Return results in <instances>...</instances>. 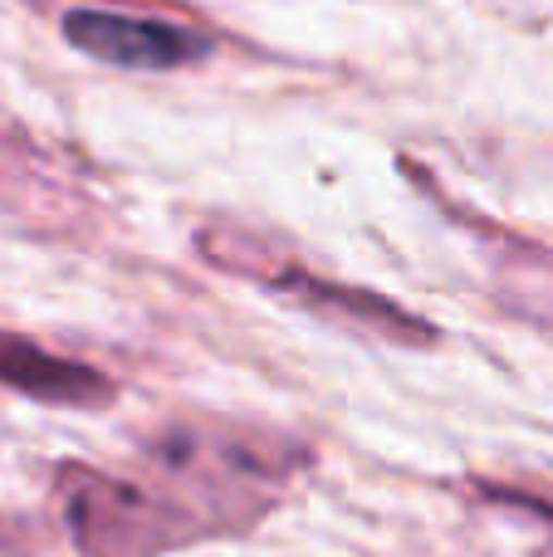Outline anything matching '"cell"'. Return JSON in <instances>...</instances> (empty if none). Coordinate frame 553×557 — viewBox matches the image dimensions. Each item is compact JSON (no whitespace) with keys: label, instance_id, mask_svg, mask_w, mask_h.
<instances>
[{"label":"cell","instance_id":"6da1fadb","mask_svg":"<svg viewBox=\"0 0 553 557\" xmlns=\"http://www.w3.org/2000/svg\"><path fill=\"white\" fill-rule=\"evenodd\" d=\"M196 250L206 255V264H216V270H225L235 278H250V284H260V288H274V294L294 298L299 308H309L314 318L358 327V333H378L402 347H437L441 343L437 323H427V318H417L411 308L392 304L388 294L333 284V278L304 270L284 245L241 231V225H206V231H196Z\"/></svg>","mask_w":553,"mask_h":557},{"label":"cell","instance_id":"7a4b0ae2","mask_svg":"<svg viewBox=\"0 0 553 557\" xmlns=\"http://www.w3.org/2000/svg\"><path fill=\"white\" fill-rule=\"evenodd\" d=\"M59 513L84 557H162L201 543L196 523L143 474H108L94 465H64Z\"/></svg>","mask_w":553,"mask_h":557},{"label":"cell","instance_id":"3957f363","mask_svg":"<svg viewBox=\"0 0 553 557\" xmlns=\"http://www.w3.org/2000/svg\"><path fill=\"white\" fill-rule=\"evenodd\" d=\"M59 29H64V39L78 54L98 59V64H113V69L172 74V69L211 59V39L201 29L172 25V20H137V15H118V10L74 5V10H64Z\"/></svg>","mask_w":553,"mask_h":557},{"label":"cell","instance_id":"277c9868","mask_svg":"<svg viewBox=\"0 0 553 557\" xmlns=\"http://www.w3.org/2000/svg\"><path fill=\"white\" fill-rule=\"evenodd\" d=\"M0 386L29 401L69 406V411H108L118 401V382L94 362L49 352L25 333H0Z\"/></svg>","mask_w":553,"mask_h":557},{"label":"cell","instance_id":"5b68a950","mask_svg":"<svg viewBox=\"0 0 553 557\" xmlns=\"http://www.w3.org/2000/svg\"><path fill=\"white\" fill-rule=\"evenodd\" d=\"M505 298L529 318V323L549 327L553 333V255L534 250V245L515 240L509 235V250H505Z\"/></svg>","mask_w":553,"mask_h":557},{"label":"cell","instance_id":"8992f818","mask_svg":"<svg viewBox=\"0 0 553 557\" xmlns=\"http://www.w3.org/2000/svg\"><path fill=\"white\" fill-rule=\"evenodd\" d=\"M500 504H515V509H525V513H534L539 523H549L553 529V504L549 499H539V494H525V490H490Z\"/></svg>","mask_w":553,"mask_h":557}]
</instances>
